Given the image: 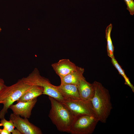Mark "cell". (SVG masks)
I'll list each match as a JSON object with an SVG mask.
<instances>
[{
	"mask_svg": "<svg viewBox=\"0 0 134 134\" xmlns=\"http://www.w3.org/2000/svg\"><path fill=\"white\" fill-rule=\"evenodd\" d=\"M1 29L0 28V32L1 31Z\"/></svg>",
	"mask_w": 134,
	"mask_h": 134,
	"instance_id": "cell-21",
	"label": "cell"
},
{
	"mask_svg": "<svg viewBox=\"0 0 134 134\" xmlns=\"http://www.w3.org/2000/svg\"><path fill=\"white\" fill-rule=\"evenodd\" d=\"M6 85L3 80L0 78V91Z\"/></svg>",
	"mask_w": 134,
	"mask_h": 134,
	"instance_id": "cell-18",
	"label": "cell"
},
{
	"mask_svg": "<svg viewBox=\"0 0 134 134\" xmlns=\"http://www.w3.org/2000/svg\"><path fill=\"white\" fill-rule=\"evenodd\" d=\"M10 119L13 121L15 127L22 134H42L40 129L30 122L28 118H22L19 115L11 113Z\"/></svg>",
	"mask_w": 134,
	"mask_h": 134,
	"instance_id": "cell-7",
	"label": "cell"
},
{
	"mask_svg": "<svg viewBox=\"0 0 134 134\" xmlns=\"http://www.w3.org/2000/svg\"><path fill=\"white\" fill-rule=\"evenodd\" d=\"M11 133L7 130L3 129H2L0 128V134H11Z\"/></svg>",
	"mask_w": 134,
	"mask_h": 134,
	"instance_id": "cell-19",
	"label": "cell"
},
{
	"mask_svg": "<svg viewBox=\"0 0 134 134\" xmlns=\"http://www.w3.org/2000/svg\"><path fill=\"white\" fill-rule=\"evenodd\" d=\"M22 79L29 85L42 87L43 88V94L47 95L61 102L65 99L59 91L57 86L52 85L48 79L41 76L36 68L28 76Z\"/></svg>",
	"mask_w": 134,
	"mask_h": 134,
	"instance_id": "cell-4",
	"label": "cell"
},
{
	"mask_svg": "<svg viewBox=\"0 0 134 134\" xmlns=\"http://www.w3.org/2000/svg\"><path fill=\"white\" fill-rule=\"evenodd\" d=\"M99 121L98 118L88 115L75 116L69 132L72 134H91Z\"/></svg>",
	"mask_w": 134,
	"mask_h": 134,
	"instance_id": "cell-5",
	"label": "cell"
},
{
	"mask_svg": "<svg viewBox=\"0 0 134 134\" xmlns=\"http://www.w3.org/2000/svg\"><path fill=\"white\" fill-rule=\"evenodd\" d=\"M0 126H3V129L10 133H12L14 129L15 126L14 123L10 119L8 121L6 120L5 118L1 119Z\"/></svg>",
	"mask_w": 134,
	"mask_h": 134,
	"instance_id": "cell-16",
	"label": "cell"
},
{
	"mask_svg": "<svg viewBox=\"0 0 134 134\" xmlns=\"http://www.w3.org/2000/svg\"><path fill=\"white\" fill-rule=\"evenodd\" d=\"M31 85L26 83L22 79L9 86L6 85L0 91V103L3 106L0 111V119L5 118L10 106L17 101Z\"/></svg>",
	"mask_w": 134,
	"mask_h": 134,
	"instance_id": "cell-3",
	"label": "cell"
},
{
	"mask_svg": "<svg viewBox=\"0 0 134 134\" xmlns=\"http://www.w3.org/2000/svg\"><path fill=\"white\" fill-rule=\"evenodd\" d=\"M43 88L40 86L31 85L30 88L21 96L17 102H25L33 100L43 94Z\"/></svg>",
	"mask_w": 134,
	"mask_h": 134,
	"instance_id": "cell-13",
	"label": "cell"
},
{
	"mask_svg": "<svg viewBox=\"0 0 134 134\" xmlns=\"http://www.w3.org/2000/svg\"><path fill=\"white\" fill-rule=\"evenodd\" d=\"M51 66L60 78L76 70L78 67L69 59H67L60 60L57 62L52 64Z\"/></svg>",
	"mask_w": 134,
	"mask_h": 134,
	"instance_id": "cell-9",
	"label": "cell"
},
{
	"mask_svg": "<svg viewBox=\"0 0 134 134\" xmlns=\"http://www.w3.org/2000/svg\"><path fill=\"white\" fill-rule=\"evenodd\" d=\"M62 102L74 117L82 115H88L97 118L91 101H85L80 99H65Z\"/></svg>",
	"mask_w": 134,
	"mask_h": 134,
	"instance_id": "cell-6",
	"label": "cell"
},
{
	"mask_svg": "<svg viewBox=\"0 0 134 134\" xmlns=\"http://www.w3.org/2000/svg\"><path fill=\"white\" fill-rule=\"evenodd\" d=\"M127 6V9L130 14L133 15L134 14V2L133 0H124Z\"/></svg>",
	"mask_w": 134,
	"mask_h": 134,
	"instance_id": "cell-17",
	"label": "cell"
},
{
	"mask_svg": "<svg viewBox=\"0 0 134 134\" xmlns=\"http://www.w3.org/2000/svg\"><path fill=\"white\" fill-rule=\"evenodd\" d=\"M111 62L113 65L118 70L120 74L124 78L125 81V84L128 85L132 89V91L134 92V87L130 82L129 78L126 76L124 70L118 64L117 61L114 57L111 58Z\"/></svg>",
	"mask_w": 134,
	"mask_h": 134,
	"instance_id": "cell-15",
	"label": "cell"
},
{
	"mask_svg": "<svg viewBox=\"0 0 134 134\" xmlns=\"http://www.w3.org/2000/svg\"><path fill=\"white\" fill-rule=\"evenodd\" d=\"M12 133V134H22L21 132L17 129H14Z\"/></svg>",
	"mask_w": 134,
	"mask_h": 134,
	"instance_id": "cell-20",
	"label": "cell"
},
{
	"mask_svg": "<svg viewBox=\"0 0 134 134\" xmlns=\"http://www.w3.org/2000/svg\"><path fill=\"white\" fill-rule=\"evenodd\" d=\"M77 85L80 99L85 101H91L95 93L93 83L87 81L84 77L80 80Z\"/></svg>",
	"mask_w": 134,
	"mask_h": 134,
	"instance_id": "cell-10",
	"label": "cell"
},
{
	"mask_svg": "<svg viewBox=\"0 0 134 134\" xmlns=\"http://www.w3.org/2000/svg\"><path fill=\"white\" fill-rule=\"evenodd\" d=\"M37 100L36 98L26 102H19L16 104L11 105L9 108L14 114L28 119L30 117L32 110Z\"/></svg>",
	"mask_w": 134,
	"mask_h": 134,
	"instance_id": "cell-8",
	"label": "cell"
},
{
	"mask_svg": "<svg viewBox=\"0 0 134 134\" xmlns=\"http://www.w3.org/2000/svg\"><path fill=\"white\" fill-rule=\"evenodd\" d=\"M51 108L48 116L60 131L69 132L74 116L62 102L50 96Z\"/></svg>",
	"mask_w": 134,
	"mask_h": 134,
	"instance_id": "cell-2",
	"label": "cell"
},
{
	"mask_svg": "<svg viewBox=\"0 0 134 134\" xmlns=\"http://www.w3.org/2000/svg\"><path fill=\"white\" fill-rule=\"evenodd\" d=\"M112 27L110 24L106 27L105 30V38L107 42V52L108 55L112 58L114 57V47L113 44L111 37V33Z\"/></svg>",
	"mask_w": 134,
	"mask_h": 134,
	"instance_id": "cell-14",
	"label": "cell"
},
{
	"mask_svg": "<svg viewBox=\"0 0 134 134\" xmlns=\"http://www.w3.org/2000/svg\"><path fill=\"white\" fill-rule=\"evenodd\" d=\"M62 96L65 99H80L77 85L72 84H61L57 86Z\"/></svg>",
	"mask_w": 134,
	"mask_h": 134,
	"instance_id": "cell-11",
	"label": "cell"
},
{
	"mask_svg": "<svg viewBox=\"0 0 134 134\" xmlns=\"http://www.w3.org/2000/svg\"><path fill=\"white\" fill-rule=\"evenodd\" d=\"M93 83L95 93L91 101L99 121L105 123L112 109L110 95L101 83L95 81Z\"/></svg>",
	"mask_w": 134,
	"mask_h": 134,
	"instance_id": "cell-1",
	"label": "cell"
},
{
	"mask_svg": "<svg viewBox=\"0 0 134 134\" xmlns=\"http://www.w3.org/2000/svg\"><path fill=\"white\" fill-rule=\"evenodd\" d=\"M84 68L78 67L77 69L63 77L60 78L61 84H72L77 85L80 80L84 77Z\"/></svg>",
	"mask_w": 134,
	"mask_h": 134,
	"instance_id": "cell-12",
	"label": "cell"
}]
</instances>
